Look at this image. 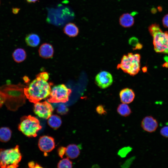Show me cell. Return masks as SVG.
<instances>
[{"label":"cell","mask_w":168,"mask_h":168,"mask_svg":"<svg viewBox=\"0 0 168 168\" xmlns=\"http://www.w3.org/2000/svg\"><path fill=\"white\" fill-rule=\"evenodd\" d=\"M26 86L19 83L17 85L7 84L0 87V92L5 98V104L8 109L16 111L26 101L24 92Z\"/></svg>","instance_id":"6da1fadb"},{"label":"cell","mask_w":168,"mask_h":168,"mask_svg":"<svg viewBox=\"0 0 168 168\" xmlns=\"http://www.w3.org/2000/svg\"><path fill=\"white\" fill-rule=\"evenodd\" d=\"M51 90L50 84L36 76L35 79L24 88V92L26 98L35 104L48 97Z\"/></svg>","instance_id":"7a4b0ae2"},{"label":"cell","mask_w":168,"mask_h":168,"mask_svg":"<svg viewBox=\"0 0 168 168\" xmlns=\"http://www.w3.org/2000/svg\"><path fill=\"white\" fill-rule=\"evenodd\" d=\"M153 37L154 49L156 53L168 54V32H163L159 25L153 24L148 28Z\"/></svg>","instance_id":"3957f363"},{"label":"cell","mask_w":168,"mask_h":168,"mask_svg":"<svg viewBox=\"0 0 168 168\" xmlns=\"http://www.w3.org/2000/svg\"><path fill=\"white\" fill-rule=\"evenodd\" d=\"M140 59L139 54L128 53L123 56L120 63L117 66V68L121 69L131 76H134L140 70Z\"/></svg>","instance_id":"277c9868"},{"label":"cell","mask_w":168,"mask_h":168,"mask_svg":"<svg viewBox=\"0 0 168 168\" xmlns=\"http://www.w3.org/2000/svg\"><path fill=\"white\" fill-rule=\"evenodd\" d=\"M21 159L19 146L8 149H0V167L16 168Z\"/></svg>","instance_id":"5b68a950"},{"label":"cell","mask_w":168,"mask_h":168,"mask_svg":"<svg viewBox=\"0 0 168 168\" xmlns=\"http://www.w3.org/2000/svg\"><path fill=\"white\" fill-rule=\"evenodd\" d=\"M42 128L39 120L30 115L24 116L21 118L18 129L27 137H35L37 132Z\"/></svg>","instance_id":"8992f818"},{"label":"cell","mask_w":168,"mask_h":168,"mask_svg":"<svg viewBox=\"0 0 168 168\" xmlns=\"http://www.w3.org/2000/svg\"><path fill=\"white\" fill-rule=\"evenodd\" d=\"M71 92V90L64 84L55 86L51 90L48 101L52 103L66 102Z\"/></svg>","instance_id":"52a82bcc"},{"label":"cell","mask_w":168,"mask_h":168,"mask_svg":"<svg viewBox=\"0 0 168 168\" xmlns=\"http://www.w3.org/2000/svg\"><path fill=\"white\" fill-rule=\"evenodd\" d=\"M54 110L52 105L46 101L35 103L34 111L40 118L48 119L52 115Z\"/></svg>","instance_id":"ba28073f"},{"label":"cell","mask_w":168,"mask_h":168,"mask_svg":"<svg viewBox=\"0 0 168 168\" xmlns=\"http://www.w3.org/2000/svg\"><path fill=\"white\" fill-rule=\"evenodd\" d=\"M113 82L111 74L106 71H102L99 73L95 77V82L100 88L105 89L110 86Z\"/></svg>","instance_id":"9c48e42d"},{"label":"cell","mask_w":168,"mask_h":168,"mask_svg":"<svg viewBox=\"0 0 168 168\" xmlns=\"http://www.w3.org/2000/svg\"><path fill=\"white\" fill-rule=\"evenodd\" d=\"M38 145L40 150L45 153L51 152L55 147L54 139L48 136H43L40 137Z\"/></svg>","instance_id":"30bf717a"},{"label":"cell","mask_w":168,"mask_h":168,"mask_svg":"<svg viewBox=\"0 0 168 168\" xmlns=\"http://www.w3.org/2000/svg\"><path fill=\"white\" fill-rule=\"evenodd\" d=\"M141 126L144 131L151 133L154 132L156 130L158 124L157 120L153 117L147 116L142 119Z\"/></svg>","instance_id":"8fae6325"},{"label":"cell","mask_w":168,"mask_h":168,"mask_svg":"<svg viewBox=\"0 0 168 168\" xmlns=\"http://www.w3.org/2000/svg\"><path fill=\"white\" fill-rule=\"evenodd\" d=\"M135 96L133 91L128 88L123 89L119 93L120 100L123 103L128 104L131 103L133 100Z\"/></svg>","instance_id":"7c38bea8"},{"label":"cell","mask_w":168,"mask_h":168,"mask_svg":"<svg viewBox=\"0 0 168 168\" xmlns=\"http://www.w3.org/2000/svg\"><path fill=\"white\" fill-rule=\"evenodd\" d=\"M39 52L40 56L43 58H51L53 56L54 54L53 48L50 44L44 43L40 47Z\"/></svg>","instance_id":"4fadbf2b"},{"label":"cell","mask_w":168,"mask_h":168,"mask_svg":"<svg viewBox=\"0 0 168 168\" xmlns=\"http://www.w3.org/2000/svg\"><path fill=\"white\" fill-rule=\"evenodd\" d=\"M134 22V18L132 15L128 13H124L120 17V24L123 27L127 28L132 26Z\"/></svg>","instance_id":"5bb4252c"},{"label":"cell","mask_w":168,"mask_h":168,"mask_svg":"<svg viewBox=\"0 0 168 168\" xmlns=\"http://www.w3.org/2000/svg\"><path fill=\"white\" fill-rule=\"evenodd\" d=\"M80 150L78 146L74 144L68 145L66 149L65 154L68 158L73 159L79 155Z\"/></svg>","instance_id":"9a60e30c"},{"label":"cell","mask_w":168,"mask_h":168,"mask_svg":"<svg viewBox=\"0 0 168 168\" xmlns=\"http://www.w3.org/2000/svg\"><path fill=\"white\" fill-rule=\"evenodd\" d=\"M63 31L65 34L69 37H74L77 35L79 30L76 25L72 23L66 24L64 27Z\"/></svg>","instance_id":"2e32d148"},{"label":"cell","mask_w":168,"mask_h":168,"mask_svg":"<svg viewBox=\"0 0 168 168\" xmlns=\"http://www.w3.org/2000/svg\"><path fill=\"white\" fill-rule=\"evenodd\" d=\"M25 41L28 45L35 47L39 44L40 39L38 35L35 34L31 33L26 36L25 38Z\"/></svg>","instance_id":"e0dca14e"},{"label":"cell","mask_w":168,"mask_h":168,"mask_svg":"<svg viewBox=\"0 0 168 168\" xmlns=\"http://www.w3.org/2000/svg\"><path fill=\"white\" fill-rule=\"evenodd\" d=\"M26 53L25 50L22 48L15 49L12 54V57L16 62L20 63L24 61L26 58Z\"/></svg>","instance_id":"ac0fdd59"},{"label":"cell","mask_w":168,"mask_h":168,"mask_svg":"<svg viewBox=\"0 0 168 168\" xmlns=\"http://www.w3.org/2000/svg\"><path fill=\"white\" fill-rule=\"evenodd\" d=\"M48 119V124L54 129L58 128L62 124V120L60 117L57 115H51Z\"/></svg>","instance_id":"d6986e66"},{"label":"cell","mask_w":168,"mask_h":168,"mask_svg":"<svg viewBox=\"0 0 168 168\" xmlns=\"http://www.w3.org/2000/svg\"><path fill=\"white\" fill-rule=\"evenodd\" d=\"M117 112L120 115L124 117L129 116L132 113L131 109L128 105L123 103L118 105Z\"/></svg>","instance_id":"ffe728a7"},{"label":"cell","mask_w":168,"mask_h":168,"mask_svg":"<svg viewBox=\"0 0 168 168\" xmlns=\"http://www.w3.org/2000/svg\"><path fill=\"white\" fill-rule=\"evenodd\" d=\"M12 132L10 129L7 127L0 128V141L6 142L9 141L11 138Z\"/></svg>","instance_id":"44dd1931"},{"label":"cell","mask_w":168,"mask_h":168,"mask_svg":"<svg viewBox=\"0 0 168 168\" xmlns=\"http://www.w3.org/2000/svg\"><path fill=\"white\" fill-rule=\"evenodd\" d=\"M57 166L59 168H72V162L67 157L63 159L60 160Z\"/></svg>","instance_id":"7402d4cb"},{"label":"cell","mask_w":168,"mask_h":168,"mask_svg":"<svg viewBox=\"0 0 168 168\" xmlns=\"http://www.w3.org/2000/svg\"><path fill=\"white\" fill-rule=\"evenodd\" d=\"M132 150V148L130 146L124 147L119 151L118 155L121 158H124Z\"/></svg>","instance_id":"603a6c76"},{"label":"cell","mask_w":168,"mask_h":168,"mask_svg":"<svg viewBox=\"0 0 168 168\" xmlns=\"http://www.w3.org/2000/svg\"><path fill=\"white\" fill-rule=\"evenodd\" d=\"M57 111L58 113L61 114H64L67 113L68 109L64 104H62L58 106Z\"/></svg>","instance_id":"cb8c5ba5"},{"label":"cell","mask_w":168,"mask_h":168,"mask_svg":"<svg viewBox=\"0 0 168 168\" xmlns=\"http://www.w3.org/2000/svg\"><path fill=\"white\" fill-rule=\"evenodd\" d=\"M97 113L100 115H105L107 113L104 106L101 105H98L96 108Z\"/></svg>","instance_id":"d4e9b609"},{"label":"cell","mask_w":168,"mask_h":168,"mask_svg":"<svg viewBox=\"0 0 168 168\" xmlns=\"http://www.w3.org/2000/svg\"><path fill=\"white\" fill-rule=\"evenodd\" d=\"M160 133L163 137L168 138V126H166L162 128L160 131Z\"/></svg>","instance_id":"484cf974"},{"label":"cell","mask_w":168,"mask_h":168,"mask_svg":"<svg viewBox=\"0 0 168 168\" xmlns=\"http://www.w3.org/2000/svg\"><path fill=\"white\" fill-rule=\"evenodd\" d=\"M135 158V157L133 156L128 159L122 165L121 167L125 168L129 167L132 164Z\"/></svg>","instance_id":"4316f807"},{"label":"cell","mask_w":168,"mask_h":168,"mask_svg":"<svg viewBox=\"0 0 168 168\" xmlns=\"http://www.w3.org/2000/svg\"><path fill=\"white\" fill-rule=\"evenodd\" d=\"M138 43V39L135 37H132L129 40V44L134 47L133 48L136 46Z\"/></svg>","instance_id":"83f0119b"},{"label":"cell","mask_w":168,"mask_h":168,"mask_svg":"<svg viewBox=\"0 0 168 168\" xmlns=\"http://www.w3.org/2000/svg\"><path fill=\"white\" fill-rule=\"evenodd\" d=\"M66 147H61L59 148L58 150V154L59 156L62 158L65 153Z\"/></svg>","instance_id":"f1b7e54d"},{"label":"cell","mask_w":168,"mask_h":168,"mask_svg":"<svg viewBox=\"0 0 168 168\" xmlns=\"http://www.w3.org/2000/svg\"><path fill=\"white\" fill-rule=\"evenodd\" d=\"M37 76L39 77L43 80L47 81L49 78L48 74L46 72H42L38 74Z\"/></svg>","instance_id":"f546056e"},{"label":"cell","mask_w":168,"mask_h":168,"mask_svg":"<svg viewBox=\"0 0 168 168\" xmlns=\"http://www.w3.org/2000/svg\"><path fill=\"white\" fill-rule=\"evenodd\" d=\"M162 22L164 27L168 28V14L165 15L163 17Z\"/></svg>","instance_id":"4dcf8cb0"},{"label":"cell","mask_w":168,"mask_h":168,"mask_svg":"<svg viewBox=\"0 0 168 168\" xmlns=\"http://www.w3.org/2000/svg\"><path fill=\"white\" fill-rule=\"evenodd\" d=\"M28 166L30 168H42V167L37 163L33 161H31L28 163Z\"/></svg>","instance_id":"1f68e13d"},{"label":"cell","mask_w":168,"mask_h":168,"mask_svg":"<svg viewBox=\"0 0 168 168\" xmlns=\"http://www.w3.org/2000/svg\"><path fill=\"white\" fill-rule=\"evenodd\" d=\"M5 98L4 95L0 92V108L5 103Z\"/></svg>","instance_id":"d6a6232c"},{"label":"cell","mask_w":168,"mask_h":168,"mask_svg":"<svg viewBox=\"0 0 168 168\" xmlns=\"http://www.w3.org/2000/svg\"><path fill=\"white\" fill-rule=\"evenodd\" d=\"M142 47V44L141 43H138L136 46L133 48V49L134 50L140 49H141Z\"/></svg>","instance_id":"836d02e7"},{"label":"cell","mask_w":168,"mask_h":168,"mask_svg":"<svg viewBox=\"0 0 168 168\" xmlns=\"http://www.w3.org/2000/svg\"><path fill=\"white\" fill-rule=\"evenodd\" d=\"M20 10L19 8H13L12 9V12L14 14H16Z\"/></svg>","instance_id":"e575fe53"},{"label":"cell","mask_w":168,"mask_h":168,"mask_svg":"<svg viewBox=\"0 0 168 168\" xmlns=\"http://www.w3.org/2000/svg\"><path fill=\"white\" fill-rule=\"evenodd\" d=\"M38 0H26L29 3L35 2Z\"/></svg>","instance_id":"d590c367"},{"label":"cell","mask_w":168,"mask_h":168,"mask_svg":"<svg viewBox=\"0 0 168 168\" xmlns=\"http://www.w3.org/2000/svg\"><path fill=\"white\" fill-rule=\"evenodd\" d=\"M163 66L167 68L168 67V62H167L166 63H165L163 65Z\"/></svg>","instance_id":"8d00e7d4"},{"label":"cell","mask_w":168,"mask_h":168,"mask_svg":"<svg viewBox=\"0 0 168 168\" xmlns=\"http://www.w3.org/2000/svg\"></svg>","instance_id":"74e56055"}]
</instances>
